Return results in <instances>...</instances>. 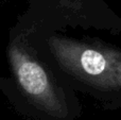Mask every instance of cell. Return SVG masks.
<instances>
[{"label":"cell","instance_id":"6da1fadb","mask_svg":"<svg viewBox=\"0 0 121 120\" xmlns=\"http://www.w3.org/2000/svg\"><path fill=\"white\" fill-rule=\"evenodd\" d=\"M11 59L19 84L29 95L43 97L48 93L49 83L43 68L17 48L11 50Z\"/></svg>","mask_w":121,"mask_h":120},{"label":"cell","instance_id":"7a4b0ae2","mask_svg":"<svg viewBox=\"0 0 121 120\" xmlns=\"http://www.w3.org/2000/svg\"><path fill=\"white\" fill-rule=\"evenodd\" d=\"M80 65L90 76H102L107 71L106 57L94 49H85L80 54Z\"/></svg>","mask_w":121,"mask_h":120}]
</instances>
